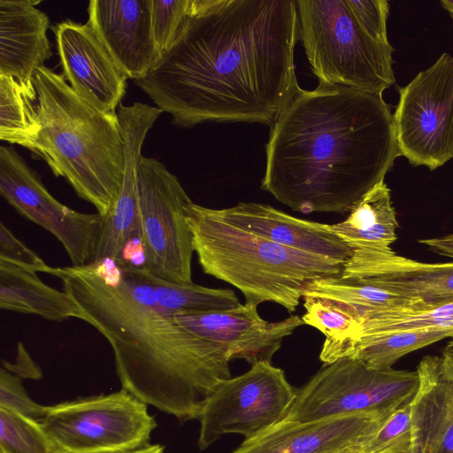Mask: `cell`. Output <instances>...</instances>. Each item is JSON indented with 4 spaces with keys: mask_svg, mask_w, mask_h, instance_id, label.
I'll return each mask as SVG.
<instances>
[{
    "mask_svg": "<svg viewBox=\"0 0 453 453\" xmlns=\"http://www.w3.org/2000/svg\"><path fill=\"white\" fill-rule=\"evenodd\" d=\"M293 0H190L174 44L135 84L173 125L270 127L300 91Z\"/></svg>",
    "mask_w": 453,
    "mask_h": 453,
    "instance_id": "obj_1",
    "label": "cell"
},
{
    "mask_svg": "<svg viewBox=\"0 0 453 453\" xmlns=\"http://www.w3.org/2000/svg\"><path fill=\"white\" fill-rule=\"evenodd\" d=\"M398 156L382 94L319 84L301 88L271 126L261 188L303 214L345 213Z\"/></svg>",
    "mask_w": 453,
    "mask_h": 453,
    "instance_id": "obj_2",
    "label": "cell"
},
{
    "mask_svg": "<svg viewBox=\"0 0 453 453\" xmlns=\"http://www.w3.org/2000/svg\"><path fill=\"white\" fill-rule=\"evenodd\" d=\"M85 322L108 341L121 388L180 421L197 419L216 386L231 378L227 349L147 302L111 261L53 267Z\"/></svg>",
    "mask_w": 453,
    "mask_h": 453,
    "instance_id": "obj_3",
    "label": "cell"
},
{
    "mask_svg": "<svg viewBox=\"0 0 453 453\" xmlns=\"http://www.w3.org/2000/svg\"><path fill=\"white\" fill-rule=\"evenodd\" d=\"M41 132L34 154L102 216L118 201L125 143L118 114H105L76 94L63 74L45 65L34 77Z\"/></svg>",
    "mask_w": 453,
    "mask_h": 453,
    "instance_id": "obj_4",
    "label": "cell"
},
{
    "mask_svg": "<svg viewBox=\"0 0 453 453\" xmlns=\"http://www.w3.org/2000/svg\"><path fill=\"white\" fill-rule=\"evenodd\" d=\"M187 221L203 271L238 288L245 303L272 302L294 312L312 283L345 262L285 247L219 219L192 203Z\"/></svg>",
    "mask_w": 453,
    "mask_h": 453,
    "instance_id": "obj_5",
    "label": "cell"
},
{
    "mask_svg": "<svg viewBox=\"0 0 453 453\" xmlns=\"http://www.w3.org/2000/svg\"><path fill=\"white\" fill-rule=\"evenodd\" d=\"M296 3L299 39L320 85L382 94L395 83L393 47L364 31L347 0Z\"/></svg>",
    "mask_w": 453,
    "mask_h": 453,
    "instance_id": "obj_6",
    "label": "cell"
},
{
    "mask_svg": "<svg viewBox=\"0 0 453 453\" xmlns=\"http://www.w3.org/2000/svg\"><path fill=\"white\" fill-rule=\"evenodd\" d=\"M416 372L377 369L354 357L324 366L300 389L283 422L368 414L387 419L418 392Z\"/></svg>",
    "mask_w": 453,
    "mask_h": 453,
    "instance_id": "obj_7",
    "label": "cell"
},
{
    "mask_svg": "<svg viewBox=\"0 0 453 453\" xmlns=\"http://www.w3.org/2000/svg\"><path fill=\"white\" fill-rule=\"evenodd\" d=\"M40 423L58 453H126L150 444L157 427L147 404L123 388L49 406Z\"/></svg>",
    "mask_w": 453,
    "mask_h": 453,
    "instance_id": "obj_8",
    "label": "cell"
},
{
    "mask_svg": "<svg viewBox=\"0 0 453 453\" xmlns=\"http://www.w3.org/2000/svg\"><path fill=\"white\" fill-rule=\"evenodd\" d=\"M143 269L161 279L191 283L194 252L187 211L193 203L165 165L142 156L138 165Z\"/></svg>",
    "mask_w": 453,
    "mask_h": 453,
    "instance_id": "obj_9",
    "label": "cell"
},
{
    "mask_svg": "<svg viewBox=\"0 0 453 453\" xmlns=\"http://www.w3.org/2000/svg\"><path fill=\"white\" fill-rule=\"evenodd\" d=\"M297 390L270 361L256 362L243 374L220 381L197 418L199 449L225 434H241L245 440L261 434L284 418Z\"/></svg>",
    "mask_w": 453,
    "mask_h": 453,
    "instance_id": "obj_10",
    "label": "cell"
},
{
    "mask_svg": "<svg viewBox=\"0 0 453 453\" xmlns=\"http://www.w3.org/2000/svg\"><path fill=\"white\" fill-rule=\"evenodd\" d=\"M399 156L431 171L453 158V58L442 53L399 89L393 114Z\"/></svg>",
    "mask_w": 453,
    "mask_h": 453,
    "instance_id": "obj_11",
    "label": "cell"
},
{
    "mask_svg": "<svg viewBox=\"0 0 453 453\" xmlns=\"http://www.w3.org/2000/svg\"><path fill=\"white\" fill-rule=\"evenodd\" d=\"M0 195L21 216L53 234L73 266L92 262L103 216L80 212L58 202L24 158L12 147L4 145L0 147Z\"/></svg>",
    "mask_w": 453,
    "mask_h": 453,
    "instance_id": "obj_12",
    "label": "cell"
},
{
    "mask_svg": "<svg viewBox=\"0 0 453 453\" xmlns=\"http://www.w3.org/2000/svg\"><path fill=\"white\" fill-rule=\"evenodd\" d=\"M162 112L157 106L139 102L127 106L119 104L117 114L125 143L124 178L117 203L103 216L96 252L89 265L111 261L117 266H133L131 257L137 256L143 262L138 165L147 133Z\"/></svg>",
    "mask_w": 453,
    "mask_h": 453,
    "instance_id": "obj_13",
    "label": "cell"
},
{
    "mask_svg": "<svg viewBox=\"0 0 453 453\" xmlns=\"http://www.w3.org/2000/svg\"><path fill=\"white\" fill-rule=\"evenodd\" d=\"M63 76L73 90L105 114H117L127 90L125 72L87 21L66 19L51 27Z\"/></svg>",
    "mask_w": 453,
    "mask_h": 453,
    "instance_id": "obj_14",
    "label": "cell"
},
{
    "mask_svg": "<svg viewBox=\"0 0 453 453\" xmlns=\"http://www.w3.org/2000/svg\"><path fill=\"white\" fill-rule=\"evenodd\" d=\"M257 307L241 303L232 309L181 311L174 316L191 332L223 345L231 360L241 358L252 365L271 362L282 340L304 324L297 315L276 322L265 320Z\"/></svg>",
    "mask_w": 453,
    "mask_h": 453,
    "instance_id": "obj_15",
    "label": "cell"
},
{
    "mask_svg": "<svg viewBox=\"0 0 453 453\" xmlns=\"http://www.w3.org/2000/svg\"><path fill=\"white\" fill-rule=\"evenodd\" d=\"M152 0H91L88 22L128 79L147 76L160 59L151 24Z\"/></svg>",
    "mask_w": 453,
    "mask_h": 453,
    "instance_id": "obj_16",
    "label": "cell"
},
{
    "mask_svg": "<svg viewBox=\"0 0 453 453\" xmlns=\"http://www.w3.org/2000/svg\"><path fill=\"white\" fill-rule=\"evenodd\" d=\"M360 414L311 422L280 421L234 453H352L362 451L385 421Z\"/></svg>",
    "mask_w": 453,
    "mask_h": 453,
    "instance_id": "obj_17",
    "label": "cell"
},
{
    "mask_svg": "<svg viewBox=\"0 0 453 453\" xmlns=\"http://www.w3.org/2000/svg\"><path fill=\"white\" fill-rule=\"evenodd\" d=\"M342 273L410 299L426 303L453 299V262L422 263L392 250H354Z\"/></svg>",
    "mask_w": 453,
    "mask_h": 453,
    "instance_id": "obj_18",
    "label": "cell"
},
{
    "mask_svg": "<svg viewBox=\"0 0 453 453\" xmlns=\"http://www.w3.org/2000/svg\"><path fill=\"white\" fill-rule=\"evenodd\" d=\"M219 219L285 247L347 262L352 249L329 224L293 217L268 204L239 203L225 209H211Z\"/></svg>",
    "mask_w": 453,
    "mask_h": 453,
    "instance_id": "obj_19",
    "label": "cell"
},
{
    "mask_svg": "<svg viewBox=\"0 0 453 453\" xmlns=\"http://www.w3.org/2000/svg\"><path fill=\"white\" fill-rule=\"evenodd\" d=\"M28 0H0V75L14 78L37 95L36 71L52 57L50 19Z\"/></svg>",
    "mask_w": 453,
    "mask_h": 453,
    "instance_id": "obj_20",
    "label": "cell"
},
{
    "mask_svg": "<svg viewBox=\"0 0 453 453\" xmlns=\"http://www.w3.org/2000/svg\"><path fill=\"white\" fill-rule=\"evenodd\" d=\"M419 387L411 403L412 453H453V380L441 357L426 356L417 369Z\"/></svg>",
    "mask_w": 453,
    "mask_h": 453,
    "instance_id": "obj_21",
    "label": "cell"
},
{
    "mask_svg": "<svg viewBox=\"0 0 453 453\" xmlns=\"http://www.w3.org/2000/svg\"><path fill=\"white\" fill-rule=\"evenodd\" d=\"M0 308L50 321L61 322L71 318L85 320L80 306L64 290L45 284L36 272L2 259Z\"/></svg>",
    "mask_w": 453,
    "mask_h": 453,
    "instance_id": "obj_22",
    "label": "cell"
},
{
    "mask_svg": "<svg viewBox=\"0 0 453 453\" xmlns=\"http://www.w3.org/2000/svg\"><path fill=\"white\" fill-rule=\"evenodd\" d=\"M329 227L352 250H390V245L396 240L397 220L390 190L384 180L361 198L345 220Z\"/></svg>",
    "mask_w": 453,
    "mask_h": 453,
    "instance_id": "obj_23",
    "label": "cell"
},
{
    "mask_svg": "<svg viewBox=\"0 0 453 453\" xmlns=\"http://www.w3.org/2000/svg\"><path fill=\"white\" fill-rule=\"evenodd\" d=\"M126 267L133 278L147 291L152 303L170 314L181 311L226 310L241 304L232 289L211 288L193 282L169 281L142 268Z\"/></svg>",
    "mask_w": 453,
    "mask_h": 453,
    "instance_id": "obj_24",
    "label": "cell"
},
{
    "mask_svg": "<svg viewBox=\"0 0 453 453\" xmlns=\"http://www.w3.org/2000/svg\"><path fill=\"white\" fill-rule=\"evenodd\" d=\"M419 329L453 330V299L365 312L354 336L335 352L331 363L336 361L340 352L358 337Z\"/></svg>",
    "mask_w": 453,
    "mask_h": 453,
    "instance_id": "obj_25",
    "label": "cell"
},
{
    "mask_svg": "<svg viewBox=\"0 0 453 453\" xmlns=\"http://www.w3.org/2000/svg\"><path fill=\"white\" fill-rule=\"evenodd\" d=\"M448 337H453V330L419 329L362 336L349 343L337 360L354 357L373 368H391L404 355Z\"/></svg>",
    "mask_w": 453,
    "mask_h": 453,
    "instance_id": "obj_26",
    "label": "cell"
},
{
    "mask_svg": "<svg viewBox=\"0 0 453 453\" xmlns=\"http://www.w3.org/2000/svg\"><path fill=\"white\" fill-rule=\"evenodd\" d=\"M37 95L14 78L0 75V139L34 152L41 132Z\"/></svg>",
    "mask_w": 453,
    "mask_h": 453,
    "instance_id": "obj_27",
    "label": "cell"
},
{
    "mask_svg": "<svg viewBox=\"0 0 453 453\" xmlns=\"http://www.w3.org/2000/svg\"><path fill=\"white\" fill-rule=\"evenodd\" d=\"M0 450L4 453H58L36 420L0 408Z\"/></svg>",
    "mask_w": 453,
    "mask_h": 453,
    "instance_id": "obj_28",
    "label": "cell"
},
{
    "mask_svg": "<svg viewBox=\"0 0 453 453\" xmlns=\"http://www.w3.org/2000/svg\"><path fill=\"white\" fill-rule=\"evenodd\" d=\"M411 403L399 408L382 423L362 453H412Z\"/></svg>",
    "mask_w": 453,
    "mask_h": 453,
    "instance_id": "obj_29",
    "label": "cell"
},
{
    "mask_svg": "<svg viewBox=\"0 0 453 453\" xmlns=\"http://www.w3.org/2000/svg\"><path fill=\"white\" fill-rule=\"evenodd\" d=\"M190 0H152V34L160 58L179 37L189 15Z\"/></svg>",
    "mask_w": 453,
    "mask_h": 453,
    "instance_id": "obj_30",
    "label": "cell"
},
{
    "mask_svg": "<svg viewBox=\"0 0 453 453\" xmlns=\"http://www.w3.org/2000/svg\"><path fill=\"white\" fill-rule=\"evenodd\" d=\"M49 406L33 401L25 390L21 379L2 366L0 370V408L41 420Z\"/></svg>",
    "mask_w": 453,
    "mask_h": 453,
    "instance_id": "obj_31",
    "label": "cell"
},
{
    "mask_svg": "<svg viewBox=\"0 0 453 453\" xmlns=\"http://www.w3.org/2000/svg\"><path fill=\"white\" fill-rule=\"evenodd\" d=\"M364 31L377 42L388 43L387 20L389 4L386 0H347Z\"/></svg>",
    "mask_w": 453,
    "mask_h": 453,
    "instance_id": "obj_32",
    "label": "cell"
},
{
    "mask_svg": "<svg viewBox=\"0 0 453 453\" xmlns=\"http://www.w3.org/2000/svg\"><path fill=\"white\" fill-rule=\"evenodd\" d=\"M0 259L34 272L50 274L53 269L19 241L3 222L0 223Z\"/></svg>",
    "mask_w": 453,
    "mask_h": 453,
    "instance_id": "obj_33",
    "label": "cell"
},
{
    "mask_svg": "<svg viewBox=\"0 0 453 453\" xmlns=\"http://www.w3.org/2000/svg\"><path fill=\"white\" fill-rule=\"evenodd\" d=\"M3 367L15 374L20 379L42 378V371L35 362L31 358L22 342L18 344V353L14 363L3 362Z\"/></svg>",
    "mask_w": 453,
    "mask_h": 453,
    "instance_id": "obj_34",
    "label": "cell"
},
{
    "mask_svg": "<svg viewBox=\"0 0 453 453\" xmlns=\"http://www.w3.org/2000/svg\"><path fill=\"white\" fill-rule=\"evenodd\" d=\"M419 242L427 246L434 252L453 257V234L443 237L419 240Z\"/></svg>",
    "mask_w": 453,
    "mask_h": 453,
    "instance_id": "obj_35",
    "label": "cell"
},
{
    "mask_svg": "<svg viewBox=\"0 0 453 453\" xmlns=\"http://www.w3.org/2000/svg\"><path fill=\"white\" fill-rule=\"evenodd\" d=\"M441 361L445 374L453 380V337L442 351Z\"/></svg>",
    "mask_w": 453,
    "mask_h": 453,
    "instance_id": "obj_36",
    "label": "cell"
},
{
    "mask_svg": "<svg viewBox=\"0 0 453 453\" xmlns=\"http://www.w3.org/2000/svg\"><path fill=\"white\" fill-rule=\"evenodd\" d=\"M164 446L160 444H148L126 453H164Z\"/></svg>",
    "mask_w": 453,
    "mask_h": 453,
    "instance_id": "obj_37",
    "label": "cell"
},
{
    "mask_svg": "<svg viewBox=\"0 0 453 453\" xmlns=\"http://www.w3.org/2000/svg\"><path fill=\"white\" fill-rule=\"evenodd\" d=\"M440 4L449 12L453 20V0H441Z\"/></svg>",
    "mask_w": 453,
    "mask_h": 453,
    "instance_id": "obj_38",
    "label": "cell"
},
{
    "mask_svg": "<svg viewBox=\"0 0 453 453\" xmlns=\"http://www.w3.org/2000/svg\"><path fill=\"white\" fill-rule=\"evenodd\" d=\"M352 453H362V451H356V452H352Z\"/></svg>",
    "mask_w": 453,
    "mask_h": 453,
    "instance_id": "obj_39",
    "label": "cell"
},
{
    "mask_svg": "<svg viewBox=\"0 0 453 453\" xmlns=\"http://www.w3.org/2000/svg\"><path fill=\"white\" fill-rule=\"evenodd\" d=\"M0 453H4V452L0 450Z\"/></svg>",
    "mask_w": 453,
    "mask_h": 453,
    "instance_id": "obj_40",
    "label": "cell"
}]
</instances>
